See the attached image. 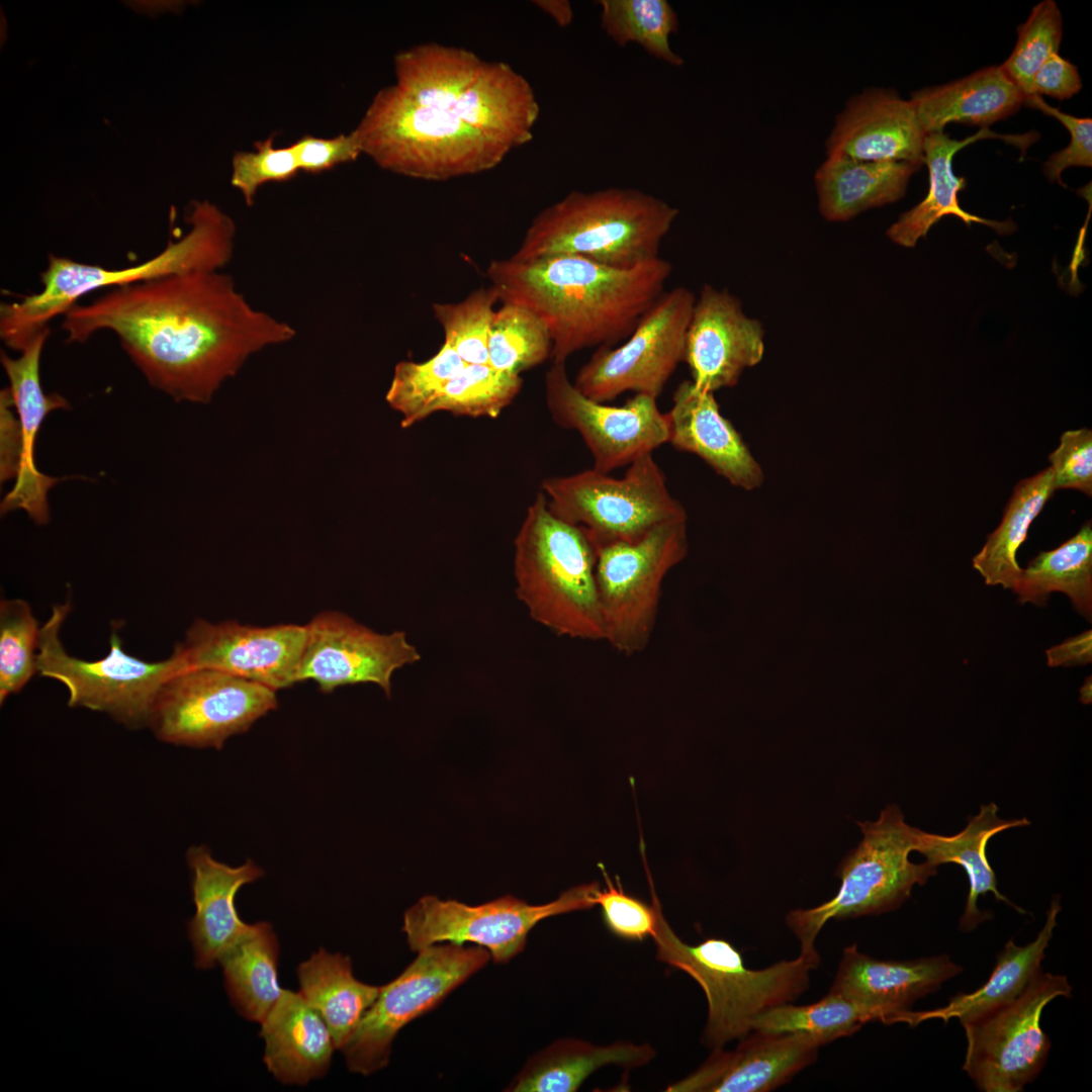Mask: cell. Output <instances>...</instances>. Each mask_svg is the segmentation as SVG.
Wrapping results in <instances>:
<instances>
[{
	"label": "cell",
	"mask_w": 1092,
	"mask_h": 1092,
	"mask_svg": "<svg viewBox=\"0 0 1092 1092\" xmlns=\"http://www.w3.org/2000/svg\"><path fill=\"white\" fill-rule=\"evenodd\" d=\"M69 343L110 331L148 383L176 401L207 403L258 351L295 330L254 308L233 278L193 271L109 289L63 315Z\"/></svg>",
	"instance_id": "6da1fadb"
},
{
	"label": "cell",
	"mask_w": 1092,
	"mask_h": 1092,
	"mask_svg": "<svg viewBox=\"0 0 1092 1092\" xmlns=\"http://www.w3.org/2000/svg\"><path fill=\"white\" fill-rule=\"evenodd\" d=\"M672 273L661 257L630 269L574 255L492 261L486 270L502 303L533 312L552 341V362L625 340L665 291Z\"/></svg>",
	"instance_id": "7a4b0ae2"
},
{
	"label": "cell",
	"mask_w": 1092,
	"mask_h": 1092,
	"mask_svg": "<svg viewBox=\"0 0 1092 1092\" xmlns=\"http://www.w3.org/2000/svg\"><path fill=\"white\" fill-rule=\"evenodd\" d=\"M190 229L147 261L107 269L50 254L40 273L42 288L0 305V339L21 352L49 323L64 315L80 298L101 288L140 283L193 271H218L232 259L236 225L230 215L208 200L193 201L186 217Z\"/></svg>",
	"instance_id": "3957f363"
},
{
	"label": "cell",
	"mask_w": 1092,
	"mask_h": 1092,
	"mask_svg": "<svg viewBox=\"0 0 1092 1092\" xmlns=\"http://www.w3.org/2000/svg\"><path fill=\"white\" fill-rule=\"evenodd\" d=\"M677 216L676 207L639 189L573 190L536 214L511 258L574 255L630 269L660 257Z\"/></svg>",
	"instance_id": "277c9868"
},
{
	"label": "cell",
	"mask_w": 1092,
	"mask_h": 1092,
	"mask_svg": "<svg viewBox=\"0 0 1092 1092\" xmlns=\"http://www.w3.org/2000/svg\"><path fill=\"white\" fill-rule=\"evenodd\" d=\"M596 560L586 531L557 517L538 493L514 541L515 593L531 619L560 637L605 641Z\"/></svg>",
	"instance_id": "5b68a950"
},
{
	"label": "cell",
	"mask_w": 1092,
	"mask_h": 1092,
	"mask_svg": "<svg viewBox=\"0 0 1092 1092\" xmlns=\"http://www.w3.org/2000/svg\"><path fill=\"white\" fill-rule=\"evenodd\" d=\"M353 132L361 153L380 168L428 181L491 170L510 153L457 116L416 102L395 84L374 95Z\"/></svg>",
	"instance_id": "8992f818"
},
{
	"label": "cell",
	"mask_w": 1092,
	"mask_h": 1092,
	"mask_svg": "<svg viewBox=\"0 0 1092 1092\" xmlns=\"http://www.w3.org/2000/svg\"><path fill=\"white\" fill-rule=\"evenodd\" d=\"M652 938L656 959L687 973L703 989L708 1002L703 1039L713 1049L746 1036L759 1014L794 1001L807 990L810 972L820 964L819 953H800L762 970L748 969L727 940L709 938L697 945L684 942L662 909Z\"/></svg>",
	"instance_id": "52a82bcc"
},
{
	"label": "cell",
	"mask_w": 1092,
	"mask_h": 1092,
	"mask_svg": "<svg viewBox=\"0 0 1092 1092\" xmlns=\"http://www.w3.org/2000/svg\"><path fill=\"white\" fill-rule=\"evenodd\" d=\"M862 839L838 866L841 880L833 898L810 909H795L786 922L800 941L802 954H818L814 942L830 919L878 915L900 907L915 885H924L937 867L914 863L920 829L908 825L897 805H888L876 821L856 822Z\"/></svg>",
	"instance_id": "ba28073f"
},
{
	"label": "cell",
	"mask_w": 1092,
	"mask_h": 1092,
	"mask_svg": "<svg viewBox=\"0 0 1092 1092\" xmlns=\"http://www.w3.org/2000/svg\"><path fill=\"white\" fill-rule=\"evenodd\" d=\"M688 518L662 523L633 541L595 544L605 642L632 656L648 646L666 575L689 552Z\"/></svg>",
	"instance_id": "9c48e42d"
},
{
	"label": "cell",
	"mask_w": 1092,
	"mask_h": 1092,
	"mask_svg": "<svg viewBox=\"0 0 1092 1092\" xmlns=\"http://www.w3.org/2000/svg\"><path fill=\"white\" fill-rule=\"evenodd\" d=\"M541 488L550 510L584 529L594 544L633 541L662 523L688 518L653 454L632 462L620 478L590 468L547 477Z\"/></svg>",
	"instance_id": "30bf717a"
},
{
	"label": "cell",
	"mask_w": 1092,
	"mask_h": 1092,
	"mask_svg": "<svg viewBox=\"0 0 1092 1092\" xmlns=\"http://www.w3.org/2000/svg\"><path fill=\"white\" fill-rule=\"evenodd\" d=\"M71 605H55L40 627L37 672L62 682L68 705L106 713L129 727L148 726L155 699L162 685L182 670L177 654L164 660L146 661L126 653L116 632L110 636V650L103 658L86 660L67 653L60 631Z\"/></svg>",
	"instance_id": "8fae6325"
},
{
	"label": "cell",
	"mask_w": 1092,
	"mask_h": 1092,
	"mask_svg": "<svg viewBox=\"0 0 1092 1092\" xmlns=\"http://www.w3.org/2000/svg\"><path fill=\"white\" fill-rule=\"evenodd\" d=\"M489 960V952L477 945L443 942L420 949L394 980L381 986L375 1002L341 1049L349 1071L368 1076L385 1068L397 1033L436 1008Z\"/></svg>",
	"instance_id": "7c38bea8"
},
{
	"label": "cell",
	"mask_w": 1092,
	"mask_h": 1092,
	"mask_svg": "<svg viewBox=\"0 0 1092 1092\" xmlns=\"http://www.w3.org/2000/svg\"><path fill=\"white\" fill-rule=\"evenodd\" d=\"M597 882L573 886L555 900L531 905L511 894L479 905L420 898L403 914L402 931L413 951L436 943H473L485 948L495 964H506L522 952L529 932L540 921L596 906Z\"/></svg>",
	"instance_id": "4fadbf2b"
},
{
	"label": "cell",
	"mask_w": 1092,
	"mask_h": 1092,
	"mask_svg": "<svg viewBox=\"0 0 1092 1092\" xmlns=\"http://www.w3.org/2000/svg\"><path fill=\"white\" fill-rule=\"evenodd\" d=\"M276 691L213 668L171 675L155 699L148 726L164 742L220 749L277 708Z\"/></svg>",
	"instance_id": "5bb4252c"
},
{
	"label": "cell",
	"mask_w": 1092,
	"mask_h": 1092,
	"mask_svg": "<svg viewBox=\"0 0 1092 1092\" xmlns=\"http://www.w3.org/2000/svg\"><path fill=\"white\" fill-rule=\"evenodd\" d=\"M1066 976L1039 972L1011 1002L963 1023V1070L984 1092H1020L1043 1068L1051 1040L1040 1026L1044 1007L1071 997Z\"/></svg>",
	"instance_id": "9a60e30c"
},
{
	"label": "cell",
	"mask_w": 1092,
	"mask_h": 1092,
	"mask_svg": "<svg viewBox=\"0 0 1092 1092\" xmlns=\"http://www.w3.org/2000/svg\"><path fill=\"white\" fill-rule=\"evenodd\" d=\"M695 300L684 286L664 291L622 345L597 349L579 368L574 385L601 402L628 391L657 398L684 361Z\"/></svg>",
	"instance_id": "2e32d148"
},
{
	"label": "cell",
	"mask_w": 1092,
	"mask_h": 1092,
	"mask_svg": "<svg viewBox=\"0 0 1092 1092\" xmlns=\"http://www.w3.org/2000/svg\"><path fill=\"white\" fill-rule=\"evenodd\" d=\"M544 385L552 419L578 433L598 471L628 466L668 441L666 413L655 397L637 393L619 406L597 401L577 389L564 362H552Z\"/></svg>",
	"instance_id": "e0dca14e"
},
{
	"label": "cell",
	"mask_w": 1092,
	"mask_h": 1092,
	"mask_svg": "<svg viewBox=\"0 0 1092 1092\" xmlns=\"http://www.w3.org/2000/svg\"><path fill=\"white\" fill-rule=\"evenodd\" d=\"M428 105L451 113L510 151L533 139L540 106L528 80L504 62L459 48L443 69Z\"/></svg>",
	"instance_id": "ac0fdd59"
},
{
	"label": "cell",
	"mask_w": 1092,
	"mask_h": 1092,
	"mask_svg": "<svg viewBox=\"0 0 1092 1092\" xmlns=\"http://www.w3.org/2000/svg\"><path fill=\"white\" fill-rule=\"evenodd\" d=\"M305 628L296 682L312 680L323 693L374 684L389 697L393 673L421 659L405 632L379 633L338 611L315 615Z\"/></svg>",
	"instance_id": "d6986e66"
},
{
	"label": "cell",
	"mask_w": 1092,
	"mask_h": 1092,
	"mask_svg": "<svg viewBox=\"0 0 1092 1092\" xmlns=\"http://www.w3.org/2000/svg\"><path fill=\"white\" fill-rule=\"evenodd\" d=\"M305 635V625L259 627L197 619L174 652L182 669H218L278 691L296 684Z\"/></svg>",
	"instance_id": "ffe728a7"
},
{
	"label": "cell",
	"mask_w": 1092,
	"mask_h": 1092,
	"mask_svg": "<svg viewBox=\"0 0 1092 1092\" xmlns=\"http://www.w3.org/2000/svg\"><path fill=\"white\" fill-rule=\"evenodd\" d=\"M763 338L761 324L744 313L738 298L705 284L686 335L684 361L692 382L713 393L734 386L746 368L761 361Z\"/></svg>",
	"instance_id": "44dd1931"
},
{
	"label": "cell",
	"mask_w": 1092,
	"mask_h": 1092,
	"mask_svg": "<svg viewBox=\"0 0 1092 1092\" xmlns=\"http://www.w3.org/2000/svg\"><path fill=\"white\" fill-rule=\"evenodd\" d=\"M823 1044L802 1033L753 1031L740 1038L734 1051L714 1049L707 1061L688 1077L667 1086V1092H766L811 1065Z\"/></svg>",
	"instance_id": "7402d4cb"
},
{
	"label": "cell",
	"mask_w": 1092,
	"mask_h": 1092,
	"mask_svg": "<svg viewBox=\"0 0 1092 1092\" xmlns=\"http://www.w3.org/2000/svg\"><path fill=\"white\" fill-rule=\"evenodd\" d=\"M926 132L910 100L869 88L849 98L826 140V156L923 165Z\"/></svg>",
	"instance_id": "603a6c76"
},
{
	"label": "cell",
	"mask_w": 1092,
	"mask_h": 1092,
	"mask_svg": "<svg viewBox=\"0 0 1092 1092\" xmlns=\"http://www.w3.org/2000/svg\"><path fill=\"white\" fill-rule=\"evenodd\" d=\"M50 329L35 335L17 358L3 350L0 361L9 380L22 433V455L12 489L1 502V514L24 511L37 525L50 519L49 490L61 480L41 473L35 464L34 445L46 417L56 410L69 408L68 400L58 393L47 394L40 384V357Z\"/></svg>",
	"instance_id": "cb8c5ba5"
},
{
	"label": "cell",
	"mask_w": 1092,
	"mask_h": 1092,
	"mask_svg": "<svg viewBox=\"0 0 1092 1092\" xmlns=\"http://www.w3.org/2000/svg\"><path fill=\"white\" fill-rule=\"evenodd\" d=\"M666 417L667 443L697 455L732 485L746 490L761 485L759 463L720 413L713 392L698 388L692 380L682 381L673 392Z\"/></svg>",
	"instance_id": "d4e9b609"
},
{
	"label": "cell",
	"mask_w": 1092,
	"mask_h": 1092,
	"mask_svg": "<svg viewBox=\"0 0 1092 1092\" xmlns=\"http://www.w3.org/2000/svg\"><path fill=\"white\" fill-rule=\"evenodd\" d=\"M192 871V894L195 914L188 923L195 967L211 969L219 959L253 927L244 922L236 908L238 891L263 876L252 859L231 867L214 859L204 846H193L187 852Z\"/></svg>",
	"instance_id": "484cf974"
},
{
	"label": "cell",
	"mask_w": 1092,
	"mask_h": 1092,
	"mask_svg": "<svg viewBox=\"0 0 1092 1092\" xmlns=\"http://www.w3.org/2000/svg\"><path fill=\"white\" fill-rule=\"evenodd\" d=\"M946 954L910 961L880 960L862 953L856 944L843 949L829 991L871 1006L893 1024L895 1015L935 992L962 972Z\"/></svg>",
	"instance_id": "4316f807"
},
{
	"label": "cell",
	"mask_w": 1092,
	"mask_h": 1092,
	"mask_svg": "<svg viewBox=\"0 0 1092 1092\" xmlns=\"http://www.w3.org/2000/svg\"><path fill=\"white\" fill-rule=\"evenodd\" d=\"M260 1024L263 1061L276 1080L303 1086L327 1074L336 1045L326 1022L300 992L283 989Z\"/></svg>",
	"instance_id": "83f0119b"
},
{
	"label": "cell",
	"mask_w": 1092,
	"mask_h": 1092,
	"mask_svg": "<svg viewBox=\"0 0 1092 1092\" xmlns=\"http://www.w3.org/2000/svg\"><path fill=\"white\" fill-rule=\"evenodd\" d=\"M909 100L927 134L943 131L951 122L988 128L1016 113L1024 104V95L1001 66H990L915 91Z\"/></svg>",
	"instance_id": "f1b7e54d"
},
{
	"label": "cell",
	"mask_w": 1092,
	"mask_h": 1092,
	"mask_svg": "<svg viewBox=\"0 0 1092 1092\" xmlns=\"http://www.w3.org/2000/svg\"><path fill=\"white\" fill-rule=\"evenodd\" d=\"M1060 910L1059 900L1054 899L1046 912L1044 925L1033 941L1025 945H1017L1012 939L1007 941L998 954L992 974L982 987L971 993L957 994L942 1007L924 1011H901L895 1016L894 1023L903 1022L914 1026L929 1019L947 1022L957 1018L963 1024L985 1016L1014 1000L1041 972V962L1057 926Z\"/></svg>",
	"instance_id": "f546056e"
},
{
	"label": "cell",
	"mask_w": 1092,
	"mask_h": 1092,
	"mask_svg": "<svg viewBox=\"0 0 1092 1092\" xmlns=\"http://www.w3.org/2000/svg\"><path fill=\"white\" fill-rule=\"evenodd\" d=\"M921 164L860 161L826 156L814 181L818 208L828 221H846L859 213L901 199Z\"/></svg>",
	"instance_id": "4dcf8cb0"
},
{
	"label": "cell",
	"mask_w": 1092,
	"mask_h": 1092,
	"mask_svg": "<svg viewBox=\"0 0 1092 1092\" xmlns=\"http://www.w3.org/2000/svg\"><path fill=\"white\" fill-rule=\"evenodd\" d=\"M995 803L981 805L980 812L970 817L967 826L950 836L928 833L920 830L916 851L923 854L926 861L938 867L942 863H957L967 873L970 889L966 907L961 916L959 927L963 931L975 929L981 922L990 918V913L981 911L977 906L980 896L991 892L996 900L1007 903L1016 911L1025 913L1002 895L997 888L995 873L988 860L986 847L989 840L1001 831L1030 824L1026 818L1002 819L998 816Z\"/></svg>",
	"instance_id": "1f68e13d"
},
{
	"label": "cell",
	"mask_w": 1092,
	"mask_h": 1092,
	"mask_svg": "<svg viewBox=\"0 0 1092 1092\" xmlns=\"http://www.w3.org/2000/svg\"><path fill=\"white\" fill-rule=\"evenodd\" d=\"M986 138H1003L981 128L975 135L953 140L943 131L927 133L924 142L923 163L929 171V190L926 197L913 208L902 213L888 230L889 239L906 248H913L918 239L925 237L929 229L945 215H954L966 224L982 223L999 234L1015 230L1012 221H996L971 214L959 204L958 193L965 188L966 180L957 177L952 170L954 155L970 144Z\"/></svg>",
	"instance_id": "d6a6232c"
},
{
	"label": "cell",
	"mask_w": 1092,
	"mask_h": 1092,
	"mask_svg": "<svg viewBox=\"0 0 1092 1092\" xmlns=\"http://www.w3.org/2000/svg\"><path fill=\"white\" fill-rule=\"evenodd\" d=\"M655 1054L648 1043L619 1040L596 1045L578 1038H561L529 1058L506 1091L573 1092L604 1066L637 1068L648 1064Z\"/></svg>",
	"instance_id": "836d02e7"
},
{
	"label": "cell",
	"mask_w": 1092,
	"mask_h": 1092,
	"mask_svg": "<svg viewBox=\"0 0 1092 1092\" xmlns=\"http://www.w3.org/2000/svg\"><path fill=\"white\" fill-rule=\"evenodd\" d=\"M300 994L329 1027L336 1049L353 1035L381 986L357 980L349 957L320 948L297 968Z\"/></svg>",
	"instance_id": "e575fe53"
},
{
	"label": "cell",
	"mask_w": 1092,
	"mask_h": 1092,
	"mask_svg": "<svg viewBox=\"0 0 1092 1092\" xmlns=\"http://www.w3.org/2000/svg\"><path fill=\"white\" fill-rule=\"evenodd\" d=\"M279 942L270 923L260 921L218 961L230 1000L238 1013L261 1022L280 998Z\"/></svg>",
	"instance_id": "d590c367"
},
{
	"label": "cell",
	"mask_w": 1092,
	"mask_h": 1092,
	"mask_svg": "<svg viewBox=\"0 0 1092 1092\" xmlns=\"http://www.w3.org/2000/svg\"><path fill=\"white\" fill-rule=\"evenodd\" d=\"M1022 604L1044 606L1054 592L1069 597L1076 611L1092 618V526L1086 522L1059 547L1041 551L1021 568L1012 588Z\"/></svg>",
	"instance_id": "8d00e7d4"
},
{
	"label": "cell",
	"mask_w": 1092,
	"mask_h": 1092,
	"mask_svg": "<svg viewBox=\"0 0 1092 1092\" xmlns=\"http://www.w3.org/2000/svg\"><path fill=\"white\" fill-rule=\"evenodd\" d=\"M1054 492L1051 467L1015 485L1001 523L988 535L986 543L973 558V567L986 584L1014 587L1021 571L1016 559L1017 550Z\"/></svg>",
	"instance_id": "74e56055"
},
{
	"label": "cell",
	"mask_w": 1092,
	"mask_h": 1092,
	"mask_svg": "<svg viewBox=\"0 0 1092 1092\" xmlns=\"http://www.w3.org/2000/svg\"><path fill=\"white\" fill-rule=\"evenodd\" d=\"M883 1022V1014L866 1004L829 991L819 1001L802 1006L785 1003L759 1014L752 1031L764 1033H802L823 1045L848 1036L870 1021Z\"/></svg>",
	"instance_id": "f35d334b"
},
{
	"label": "cell",
	"mask_w": 1092,
	"mask_h": 1092,
	"mask_svg": "<svg viewBox=\"0 0 1092 1092\" xmlns=\"http://www.w3.org/2000/svg\"><path fill=\"white\" fill-rule=\"evenodd\" d=\"M601 27L618 46H641L652 57L674 67L684 59L669 37L678 28L677 14L666 0H600Z\"/></svg>",
	"instance_id": "ab89813d"
},
{
	"label": "cell",
	"mask_w": 1092,
	"mask_h": 1092,
	"mask_svg": "<svg viewBox=\"0 0 1092 1092\" xmlns=\"http://www.w3.org/2000/svg\"><path fill=\"white\" fill-rule=\"evenodd\" d=\"M465 366L466 363L446 343L424 362H398L385 399L401 416V428H410L433 415L441 392Z\"/></svg>",
	"instance_id": "60d3db41"
},
{
	"label": "cell",
	"mask_w": 1092,
	"mask_h": 1092,
	"mask_svg": "<svg viewBox=\"0 0 1092 1092\" xmlns=\"http://www.w3.org/2000/svg\"><path fill=\"white\" fill-rule=\"evenodd\" d=\"M552 341L545 325L529 309L503 303L495 309L488 338V364L521 375L551 359Z\"/></svg>",
	"instance_id": "b9f144b4"
},
{
	"label": "cell",
	"mask_w": 1092,
	"mask_h": 1092,
	"mask_svg": "<svg viewBox=\"0 0 1092 1092\" xmlns=\"http://www.w3.org/2000/svg\"><path fill=\"white\" fill-rule=\"evenodd\" d=\"M522 384L521 375L499 371L489 364H466L445 386L433 414L496 418L515 399Z\"/></svg>",
	"instance_id": "7bdbcfd3"
},
{
	"label": "cell",
	"mask_w": 1092,
	"mask_h": 1092,
	"mask_svg": "<svg viewBox=\"0 0 1092 1092\" xmlns=\"http://www.w3.org/2000/svg\"><path fill=\"white\" fill-rule=\"evenodd\" d=\"M40 627L27 602L0 601V703L21 691L37 672Z\"/></svg>",
	"instance_id": "ee69618b"
},
{
	"label": "cell",
	"mask_w": 1092,
	"mask_h": 1092,
	"mask_svg": "<svg viewBox=\"0 0 1092 1092\" xmlns=\"http://www.w3.org/2000/svg\"><path fill=\"white\" fill-rule=\"evenodd\" d=\"M497 301L498 294L490 285L473 290L457 302L432 304L444 343L466 364H488V338Z\"/></svg>",
	"instance_id": "f6af8a7d"
},
{
	"label": "cell",
	"mask_w": 1092,
	"mask_h": 1092,
	"mask_svg": "<svg viewBox=\"0 0 1092 1092\" xmlns=\"http://www.w3.org/2000/svg\"><path fill=\"white\" fill-rule=\"evenodd\" d=\"M1017 41L1007 60L1000 65L1024 95H1031V81L1041 64L1058 53L1063 20L1057 3L1043 0L1030 11L1027 20L1017 28Z\"/></svg>",
	"instance_id": "bcb514c9"
},
{
	"label": "cell",
	"mask_w": 1092,
	"mask_h": 1092,
	"mask_svg": "<svg viewBox=\"0 0 1092 1092\" xmlns=\"http://www.w3.org/2000/svg\"><path fill=\"white\" fill-rule=\"evenodd\" d=\"M606 887L597 891L595 895L596 906L602 910L603 920L607 928L616 936L627 940L641 941L654 934L658 914L661 905L654 892L650 875H648L651 888V905L627 894L619 879L617 882L610 878L605 868L600 864Z\"/></svg>",
	"instance_id": "7dc6e473"
},
{
	"label": "cell",
	"mask_w": 1092,
	"mask_h": 1092,
	"mask_svg": "<svg viewBox=\"0 0 1092 1092\" xmlns=\"http://www.w3.org/2000/svg\"><path fill=\"white\" fill-rule=\"evenodd\" d=\"M254 147V151L237 152L232 160L231 184L242 193L249 206L254 203L261 186L288 181L300 171L292 146L275 147L274 134L257 141Z\"/></svg>",
	"instance_id": "c3c4849f"
},
{
	"label": "cell",
	"mask_w": 1092,
	"mask_h": 1092,
	"mask_svg": "<svg viewBox=\"0 0 1092 1092\" xmlns=\"http://www.w3.org/2000/svg\"><path fill=\"white\" fill-rule=\"evenodd\" d=\"M1025 106L1037 109L1046 115L1058 119L1070 132V144L1063 150L1055 152L1043 164V173L1050 182H1058L1062 186L1061 175L1070 167L1092 166V119L1089 117H1076L1062 112L1059 108L1051 106L1041 96L1032 95L1024 99Z\"/></svg>",
	"instance_id": "681fc988"
},
{
	"label": "cell",
	"mask_w": 1092,
	"mask_h": 1092,
	"mask_svg": "<svg viewBox=\"0 0 1092 1092\" xmlns=\"http://www.w3.org/2000/svg\"><path fill=\"white\" fill-rule=\"evenodd\" d=\"M1055 490L1073 488L1092 495V430L1081 428L1061 435L1048 456Z\"/></svg>",
	"instance_id": "f907efd6"
},
{
	"label": "cell",
	"mask_w": 1092,
	"mask_h": 1092,
	"mask_svg": "<svg viewBox=\"0 0 1092 1092\" xmlns=\"http://www.w3.org/2000/svg\"><path fill=\"white\" fill-rule=\"evenodd\" d=\"M291 146L299 170L309 174H318L338 165L353 162L362 155L353 130L328 139L305 134Z\"/></svg>",
	"instance_id": "816d5d0a"
},
{
	"label": "cell",
	"mask_w": 1092,
	"mask_h": 1092,
	"mask_svg": "<svg viewBox=\"0 0 1092 1092\" xmlns=\"http://www.w3.org/2000/svg\"><path fill=\"white\" fill-rule=\"evenodd\" d=\"M1081 88L1082 81L1077 67L1055 53L1035 72L1031 81L1030 96L1048 95L1065 100L1076 95Z\"/></svg>",
	"instance_id": "f5cc1de1"
},
{
	"label": "cell",
	"mask_w": 1092,
	"mask_h": 1092,
	"mask_svg": "<svg viewBox=\"0 0 1092 1092\" xmlns=\"http://www.w3.org/2000/svg\"><path fill=\"white\" fill-rule=\"evenodd\" d=\"M15 405L11 390L5 387L0 392V479L1 482L16 478L22 455V433L20 421L15 416Z\"/></svg>",
	"instance_id": "db71d44e"
},
{
	"label": "cell",
	"mask_w": 1092,
	"mask_h": 1092,
	"mask_svg": "<svg viewBox=\"0 0 1092 1092\" xmlns=\"http://www.w3.org/2000/svg\"><path fill=\"white\" fill-rule=\"evenodd\" d=\"M1046 659L1050 666H1072L1090 663L1092 660L1091 630L1051 647L1046 650Z\"/></svg>",
	"instance_id": "11a10c76"
},
{
	"label": "cell",
	"mask_w": 1092,
	"mask_h": 1092,
	"mask_svg": "<svg viewBox=\"0 0 1092 1092\" xmlns=\"http://www.w3.org/2000/svg\"><path fill=\"white\" fill-rule=\"evenodd\" d=\"M534 4L548 14L558 25L567 26L573 18L571 4L565 0H538Z\"/></svg>",
	"instance_id": "9f6ffc18"
}]
</instances>
